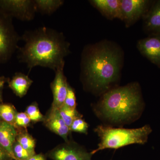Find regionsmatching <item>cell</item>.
Instances as JSON below:
<instances>
[{
  "instance_id": "obj_1",
  "label": "cell",
  "mask_w": 160,
  "mask_h": 160,
  "mask_svg": "<svg viewBox=\"0 0 160 160\" xmlns=\"http://www.w3.org/2000/svg\"><path fill=\"white\" fill-rule=\"evenodd\" d=\"M124 57L122 48L111 41L104 40L85 46L81 62L84 87L100 94L110 90L119 79Z\"/></svg>"
},
{
  "instance_id": "obj_2",
  "label": "cell",
  "mask_w": 160,
  "mask_h": 160,
  "mask_svg": "<svg viewBox=\"0 0 160 160\" xmlns=\"http://www.w3.org/2000/svg\"><path fill=\"white\" fill-rule=\"evenodd\" d=\"M21 38L25 44L18 48V58L29 72L38 66L55 71L65 65L64 59L70 53V44L62 32L48 27L27 30Z\"/></svg>"
},
{
  "instance_id": "obj_3",
  "label": "cell",
  "mask_w": 160,
  "mask_h": 160,
  "mask_svg": "<svg viewBox=\"0 0 160 160\" xmlns=\"http://www.w3.org/2000/svg\"><path fill=\"white\" fill-rule=\"evenodd\" d=\"M143 106L139 85L133 82L106 92L100 99L96 109L105 118L118 123L138 116Z\"/></svg>"
},
{
  "instance_id": "obj_4",
  "label": "cell",
  "mask_w": 160,
  "mask_h": 160,
  "mask_svg": "<svg viewBox=\"0 0 160 160\" xmlns=\"http://www.w3.org/2000/svg\"><path fill=\"white\" fill-rule=\"evenodd\" d=\"M94 131L100 138V142L97 149L91 152L92 155L106 149H118L133 144L143 145L147 142L152 130L149 125L133 129L99 126Z\"/></svg>"
},
{
  "instance_id": "obj_5",
  "label": "cell",
  "mask_w": 160,
  "mask_h": 160,
  "mask_svg": "<svg viewBox=\"0 0 160 160\" xmlns=\"http://www.w3.org/2000/svg\"><path fill=\"white\" fill-rule=\"evenodd\" d=\"M12 18L0 12V64L7 62L18 48L21 37L12 24Z\"/></svg>"
},
{
  "instance_id": "obj_6",
  "label": "cell",
  "mask_w": 160,
  "mask_h": 160,
  "mask_svg": "<svg viewBox=\"0 0 160 160\" xmlns=\"http://www.w3.org/2000/svg\"><path fill=\"white\" fill-rule=\"evenodd\" d=\"M34 0H0V12L24 22L34 19Z\"/></svg>"
},
{
  "instance_id": "obj_7",
  "label": "cell",
  "mask_w": 160,
  "mask_h": 160,
  "mask_svg": "<svg viewBox=\"0 0 160 160\" xmlns=\"http://www.w3.org/2000/svg\"><path fill=\"white\" fill-rule=\"evenodd\" d=\"M121 17L127 28L143 18L151 6L152 1L147 0H120Z\"/></svg>"
},
{
  "instance_id": "obj_8",
  "label": "cell",
  "mask_w": 160,
  "mask_h": 160,
  "mask_svg": "<svg viewBox=\"0 0 160 160\" xmlns=\"http://www.w3.org/2000/svg\"><path fill=\"white\" fill-rule=\"evenodd\" d=\"M92 154L77 143L67 141L47 153L52 160H91Z\"/></svg>"
},
{
  "instance_id": "obj_9",
  "label": "cell",
  "mask_w": 160,
  "mask_h": 160,
  "mask_svg": "<svg viewBox=\"0 0 160 160\" xmlns=\"http://www.w3.org/2000/svg\"><path fill=\"white\" fill-rule=\"evenodd\" d=\"M65 65H62L55 71L54 80L50 84V87L53 95V101L51 108L58 109L64 104L69 84L64 73Z\"/></svg>"
},
{
  "instance_id": "obj_10",
  "label": "cell",
  "mask_w": 160,
  "mask_h": 160,
  "mask_svg": "<svg viewBox=\"0 0 160 160\" xmlns=\"http://www.w3.org/2000/svg\"><path fill=\"white\" fill-rule=\"evenodd\" d=\"M137 48L143 56L160 68V35L139 40Z\"/></svg>"
},
{
  "instance_id": "obj_11",
  "label": "cell",
  "mask_w": 160,
  "mask_h": 160,
  "mask_svg": "<svg viewBox=\"0 0 160 160\" xmlns=\"http://www.w3.org/2000/svg\"><path fill=\"white\" fill-rule=\"evenodd\" d=\"M43 123L48 129L62 138L65 142L69 141L68 136L71 131L61 117L58 109L51 107L45 116Z\"/></svg>"
},
{
  "instance_id": "obj_12",
  "label": "cell",
  "mask_w": 160,
  "mask_h": 160,
  "mask_svg": "<svg viewBox=\"0 0 160 160\" xmlns=\"http://www.w3.org/2000/svg\"><path fill=\"white\" fill-rule=\"evenodd\" d=\"M142 18L143 28L146 33L149 36L160 35V0L152 2Z\"/></svg>"
},
{
  "instance_id": "obj_13",
  "label": "cell",
  "mask_w": 160,
  "mask_h": 160,
  "mask_svg": "<svg viewBox=\"0 0 160 160\" xmlns=\"http://www.w3.org/2000/svg\"><path fill=\"white\" fill-rule=\"evenodd\" d=\"M89 2L108 19H120V0H91Z\"/></svg>"
},
{
  "instance_id": "obj_14",
  "label": "cell",
  "mask_w": 160,
  "mask_h": 160,
  "mask_svg": "<svg viewBox=\"0 0 160 160\" xmlns=\"http://www.w3.org/2000/svg\"><path fill=\"white\" fill-rule=\"evenodd\" d=\"M18 131L12 125L0 121V145L15 160L12 146L16 141Z\"/></svg>"
},
{
  "instance_id": "obj_15",
  "label": "cell",
  "mask_w": 160,
  "mask_h": 160,
  "mask_svg": "<svg viewBox=\"0 0 160 160\" xmlns=\"http://www.w3.org/2000/svg\"><path fill=\"white\" fill-rule=\"evenodd\" d=\"M33 81L22 72H16L9 82V87L20 98L25 96Z\"/></svg>"
},
{
  "instance_id": "obj_16",
  "label": "cell",
  "mask_w": 160,
  "mask_h": 160,
  "mask_svg": "<svg viewBox=\"0 0 160 160\" xmlns=\"http://www.w3.org/2000/svg\"><path fill=\"white\" fill-rule=\"evenodd\" d=\"M37 12L48 15L52 14L63 5L62 0H34Z\"/></svg>"
},
{
  "instance_id": "obj_17",
  "label": "cell",
  "mask_w": 160,
  "mask_h": 160,
  "mask_svg": "<svg viewBox=\"0 0 160 160\" xmlns=\"http://www.w3.org/2000/svg\"><path fill=\"white\" fill-rule=\"evenodd\" d=\"M17 113L12 105L9 104H0V119L14 127Z\"/></svg>"
},
{
  "instance_id": "obj_18",
  "label": "cell",
  "mask_w": 160,
  "mask_h": 160,
  "mask_svg": "<svg viewBox=\"0 0 160 160\" xmlns=\"http://www.w3.org/2000/svg\"><path fill=\"white\" fill-rule=\"evenodd\" d=\"M58 109L61 117L69 129L74 120L78 118L82 117L76 109H71L64 105Z\"/></svg>"
},
{
  "instance_id": "obj_19",
  "label": "cell",
  "mask_w": 160,
  "mask_h": 160,
  "mask_svg": "<svg viewBox=\"0 0 160 160\" xmlns=\"http://www.w3.org/2000/svg\"><path fill=\"white\" fill-rule=\"evenodd\" d=\"M25 129L18 133L16 141L24 149L29 151L35 152L36 140Z\"/></svg>"
},
{
  "instance_id": "obj_20",
  "label": "cell",
  "mask_w": 160,
  "mask_h": 160,
  "mask_svg": "<svg viewBox=\"0 0 160 160\" xmlns=\"http://www.w3.org/2000/svg\"><path fill=\"white\" fill-rule=\"evenodd\" d=\"M25 112L28 115L32 122L37 123L44 121L45 116L40 112L36 102H33L27 106Z\"/></svg>"
},
{
  "instance_id": "obj_21",
  "label": "cell",
  "mask_w": 160,
  "mask_h": 160,
  "mask_svg": "<svg viewBox=\"0 0 160 160\" xmlns=\"http://www.w3.org/2000/svg\"><path fill=\"white\" fill-rule=\"evenodd\" d=\"M12 152L15 160H26L36 154L35 152L24 149L17 141L12 146Z\"/></svg>"
},
{
  "instance_id": "obj_22",
  "label": "cell",
  "mask_w": 160,
  "mask_h": 160,
  "mask_svg": "<svg viewBox=\"0 0 160 160\" xmlns=\"http://www.w3.org/2000/svg\"><path fill=\"white\" fill-rule=\"evenodd\" d=\"M89 126L82 118H78L73 121L70 127L71 131L87 134Z\"/></svg>"
},
{
  "instance_id": "obj_23",
  "label": "cell",
  "mask_w": 160,
  "mask_h": 160,
  "mask_svg": "<svg viewBox=\"0 0 160 160\" xmlns=\"http://www.w3.org/2000/svg\"><path fill=\"white\" fill-rule=\"evenodd\" d=\"M31 122L29 117L26 112H18L16 116L14 127L26 129L30 126Z\"/></svg>"
},
{
  "instance_id": "obj_24",
  "label": "cell",
  "mask_w": 160,
  "mask_h": 160,
  "mask_svg": "<svg viewBox=\"0 0 160 160\" xmlns=\"http://www.w3.org/2000/svg\"><path fill=\"white\" fill-rule=\"evenodd\" d=\"M64 105L71 108L76 109V98L74 90L69 86H68V92Z\"/></svg>"
},
{
  "instance_id": "obj_25",
  "label": "cell",
  "mask_w": 160,
  "mask_h": 160,
  "mask_svg": "<svg viewBox=\"0 0 160 160\" xmlns=\"http://www.w3.org/2000/svg\"><path fill=\"white\" fill-rule=\"evenodd\" d=\"M11 157L5 149L0 145V160H12Z\"/></svg>"
},
{
  "instance_id": "obj_26",
  "label": "cell",
  "mask_w": 160,
  "mask_h": 160,
  "mask_svg": "<svg viewBox=\"0 0 160 160\" xmlns=\"http://www.w3.org/2000/svg\"><path fill=\"white\" fill-rule=\"evenodd\" d=\"M26 160H46V156L42 153L36 154Z\"/></svg>"
},
{
  "instance_id": "obj_27",
  "label": "cell",
  "mask_w": 160,
  "mask_h": 160,
  "mask_svg": "<svg viewBox=\"0 0 160 160\" xmlns=\"http://www.w3.org/2000/svg\"><path fill=\"white\" fill-rule=\"evenodd\" d=\"M6 80H7V79L4 77H0V102L2 100V92L3 88Z\"/></svg>"
},
{
  "instance_id": "obj_28",
  "label": "cell",
  "mask_w": 160,
  "mask_h": 160,
  "mask_svg": "<svg viewBox=\"0 0 160 160\" xmlns=\"http://www.w3.org/2000/svg\"><path fill=\"white\" fill-rule=\"evenodd\" d=\"M0 121H1V120H0Z\"/></svg>"
}]
</instances>
